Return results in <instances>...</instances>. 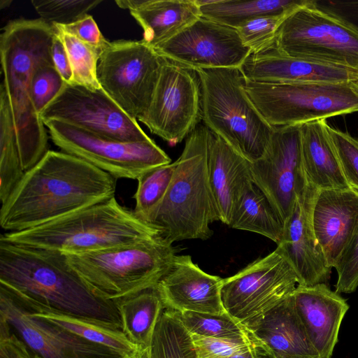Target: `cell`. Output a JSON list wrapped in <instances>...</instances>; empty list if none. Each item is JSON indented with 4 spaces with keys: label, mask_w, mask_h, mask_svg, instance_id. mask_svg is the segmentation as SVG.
Returning a JSON list of instances; mask_svg holds the SVG:
<instances>
[{
    "label": "cell",
    "mask_w": 358,
    "mask_h": 358,
    "mask_svg": "<svg viewBox=\"0 0 358 358\" xmlns=\"http://www.w3.org/2000/svg\"><path fill=\"white\" fill-rule=\"evenodd\" d=\"M190 334L220 338H245L250 331L227 313L210 314L194 311L176 312Z\"/></svg>",
    "instance_id": "obj_34"
},
{
    "label": "cell",
    "mask_w": 358,
    "mask_h": 358,
    "mask_svg": "<svg viewBox=\"0 0 358 358\" xmlns=\"http://www.w3.org/2000/svg\"><path fill=\"white\" fill-rule=\"evenodd\" d=\"M318 10L358 32V1L313 0Z\"/></svg>",
    "instance_id": "obj_43"
},
{
    "label": "cell",
    "mask_w": 358,
    "mask_h": 358,
    "mask_svg": "<svg viewBox=\"0 0 358 358\" xmlns=\"http://www.w3.org/2000/svg\"><path fill=\"white\" fill-rule=\"evenodd\" d=\"M143 31V41L154 49L177 35L201 15L195 0H117Z\"/></svg>",
    "instance_id": "obj_25"
},
{
    "label": "cell",
    "mask_w": 358,
    "mask_h": 358,
    "mask_svg": "<svg viewBox=\"0 0 358 358\" xmlns=\"http://www.w3.org/2000/svg\"><path fill=\"white\" fill-rule=\"evenodd\" d=\"M0 283L29 301L122 330L115 303L96 296L62 252L0 241Z\"/></svg>",
    "instance_id": "obj_2"
},
{
    "label": "cell",
    "mask_w": 358,
    "mask_h": 358,
    "mask_svg": "<svg viewBox=\"0 0 358 358\" xmlns=\"http://www.w3.org/2000/svg\"><path fill=\"white\" fill-rule=\"evenodd\" d=\"M11 1H9V0H1V3H0V7L1 8H6L7 6H8L10 5V3H11Z\"/></svg>",
    "instance_id": "obj_49"
},
{
    "label": "cell",
    "mask_w": 358,
    "mask_h": 358,
    "mask_svg": "<svg viewBox=\"0 0 358 358\" xmlns=\"http://www.w3.org/2000/svg\"><path fill=\"white\" fill-rule=\"evenodd\" d=\"M116 181L79 157L48 150L1 203L0 226L8 232L24 231L108 201Z\"/></svg>",
    "instance_id": "obj_1"
},
{
    "label": "cell",
    "mask_w": 358,
    "mask_h": 358,
    "mask_svg": "<svg viewBox=\"0 0 358 358\" xmlns=\"http://www.w3.org/2000/svg\"><path fill=\"white\" fill-rule=\"evenodd\" d=\"M352 88L358 93V78L350 82Z\"/></svg>",
    "instance_id": "obj_48"
},
{
    "label": "cell",
    "mask_w": 358,
    "mask_h": 358,
    "mask_svg": "<svg viewBox=\"0 0 358 358\" xmlns=\"http://www.w3.org/2000/svg\"><path fill=\"white\" fill-rule=\"evenodd\" d=\"M328 131L343 176L349 186L358 191V138L330 126Z\"/></svg>",
    "instance_id": "obj_40"
},
{
    "label": "cell",
    "mask_w": 358,
    "mask_h": 358,
    "mask_svg": "<svg viewBox=\"0 0 358 358\" xmlns=\"http://www.w3.org/2000/svg\"><path fill=\"white\" fill-rule=\"evenodd\" d=\"M64 255L96 296L113 302L155 288L176 255L172 244L160 237L129 245Z\"/></svg>",
    "instance_id": "obj_6"
},
{
    "label": "cell",
    "mask_w": 358,
    "mask_h": 358,
    "mask_svg": "<svg viewBox=\"0 0 358 358\" xmlns=\"http://www.w3.org/2000/svg\"><path fill=\"white\" fill-rule=\"evenodd\" d=\"M201 16L237 29L263 16L286 15L311 0H195Z\"/></svg>",
    "instance_id": "obj_28"
},
{
    "label": "cell",
    "mask_w": 358,
    "mask_h": 358,
    "mask_svg": "<svg viewBox=\"0 0 358 358\" xmlns=\"http://www.w3.org/2000/svg\"><path fill=\"white\" fill-rule=\"evenodd\" d=\"M210 134L203 124H199L186 138L164 197L145 220L170 244L206 240L213 234L210 224L219 221L208 176Z\"/></svg>",
    "instance_id": "obj_5"
},
{
    "label": "cell",
    "mask_w": 358,
    "mask_h": 358,
    "mask_svg": "<svg viewBox=\"0 0 358 358\" xmlns=\"http://www.w3.org/2000/svg\"><path fill=\"white\" fill-rule=\"evenodd\" d=\"M55 30L43 19L9 22L0 37L4 86L15 127L24 171L34 167L47 153L48 136L31 99V80L36 67L52 61Z\"/></svg>",
    "instance_id": "obj_3"
},
{
    "label": "cell",
    "mask_w": 358,
    "mask_h": 358,
    "mask_svg": "<svg viewBox=\"0 0 358 358\" xmlns=\"http://www.w3.org/2000/svg\"><path fill=\"white\" fill-rule=\"evenodd\" d=\"M159 236L115 197L29 229L6 232L0 241L77 254L129 245Z\"/></svg>",
    "instance_id": "obj_4"
},
{
    "label": "cell",
    "mask_w": 358,
    "mask_h": 358,
    "mask_svg": "<svg viewBox=\"0 0 358 358\" xmlns=\"http://www.w3.org/2000/svg\"><path fill=\"white\" fill-rule=\"evenodd\" d=\"M151 358H197L190 334L174 310H163L150 346Z\"/></svg>",
    "instance_id": "obj_32"
},
{
    "label": "cell",
    "mask_w": 358,
    "mask_h": 358,
    "mask_svg": "<svg viewBox=\"0 0 358 358\" xmlns=\"http://www.w3.org/2000/svg\"><path fill=\"white\" fill-rule=\"evenodd\" d=\"M285 222L264 193L253 184L242 196L232 213L229 226L280 241Z\"/></svg>",
    "instance_id": "obj_30"
},
{
    "label": "cell",
    "mask_w": 358,
    "mask_h": 358,
    "mask_svg": "<svg viewBox=\"0 0 358 358\" xmlns=\"http://www.w3.org/2000/svg\"><path fill=\"white\" fill-rule=\"evenodd\" d=\"M334 268L338 273L335 292H354L358 287V227Z\"/></svg>",
    "instance_id": "obj_41"
},
{
    "label": "cell",
    "mask_w": 358,
    "mask_h": 358,
    "mask_svg": "<svg viewBox=\"0 0 358 358\" xmlns=\"http://www.w3.org/2000/svg\"><path fill=\"white\" fill-rule=\"evenodd\" d=\"M43 122L57 120L98 136L122 141L151 138L102 89L66 85L40 115Z\"/></svg>",
    "instance_id": "obj_14"
},
{
    "label": "cell",
    "mask_w": 358,
    "mask_h": 358,
    "mask_svg": "<svg viewBox=\"0 0 358 358\" xmlns=\"http://www.w3.org/2000/svg\"><path fill=\"white\" fill-rule=\"evenodd\" d=\"M287 15L257 17L245 22L237 29L243 43L250 49L251 54L262 52L274 45L278 29Z\"/></svg>",
    "instance_id": "obj_38"
},
{
    "label": "cell",
    "mask_w": 358,
    "mask_h": 358,
    "mask_svg": "<svg viewBox=\"0 0 358 358\" xmlns=\"http://www.w3.org/2000/svg\"><path fill=\"white\" fill-rule=\"evenodd\" d=\"M52 24L102 51L110 43L102 35L92 16L88 14L68 24Z\"/></svg>",
    "instance_id": "obj_42"
},
{
    "label": "cell",
    "mask_w": 358,
    "mask_h": 358,
    "mask_svg": "<svg viewBox=\"0 0 358 358\" xmlns=\"http://www.w3.org/2000/svg\"><path fill=\"white\" fill-rule=\"evenodd\" d=\"M155 50L163 57L196 69H239L251 54L237 29L201 16Z\"/></svg>",
    "instance_id": "obj_16"
},
{
    "label": "cell",
    "mask_w": 358,
    "mask_h": 358,
    "mask_svg": "<svg viewBox=\"0 0 358 358\" xmlns=\"http://www.w3.org/2000/svg\"><path fill=\"white\" fill-rule=\"evenodd\" d=\"M245 327L273 358H320L296 312L293 294Z\"/></svg>",
    "instance_id": "obj_24"
},
{
    "label": "cell",
    "mask_w": 358,
    "mask_h": 358,
    "mask_svg": "<svg viewBox=\"0 0 358 358\" xmlns=\"http://www.w3.org/2000/svg\"><path fill=\"white\" fill-rule=\"evenodd\" d=\"M122 358H151L150 348H140L135 352L124 356Z\"/></svg>",
    "instance_id": "obj_47"
},
{
    "label": "cell",
    "mask_w": 358,
    "mask_h": 358,
    "mask_svg": "<svg viewBox=\"0 0 358 358\" xmlns=\"http://www.w3.org/2000/svg\"><path fill=\"white\" fill-rule=\"evenodd\" d=\"M138 120L171 145L187 138L201 120L196 71L164 58L150 106Z\"/></svg>",
    "instance_id": "obj_13"
},
{
    "label": "cell",
    "mask_w": 358,
    "mask_h": 358,
    "mask_svg": "<svg viewBox=\"0 0 358 358\" xmlns=\"http://www.w3.org/2000/svg\"><path fill=\"white\" fill-rule=\"evenodd\" d=\"M319 189L307 180L293 210L285 222L276 249L289 263L298 276L299 285L327 284L331 269L316 238L313 210Z\"/></svg>",
    "instance_id": "obj_18"
},
{
    "label": "cell",
    "mask_w": 358,
    "mask_h": 358,
    "mask_svg": "<svg viewBox=\"0 0 358 358\" xmlns=\"http://www.w3.org/2000/svg\"><path fill=\"white\" fill-rule=\"evenodd\" d=\"M204 125L251 162L266 152L273 132L245 89L239 69H195Z\"/></svg>",
    "instance_id": "obj_7"
},
{
    "label": "cell",
    "mask_w": 358,
    "mask_h": 358,
    "mask_svg": "<svg viewBox=\"0 0 358 358\" xmlns=\"http://www.w3.org/2000/svg\"><path fill=\"white\" fill-rule=\"evenodd\" d=\"M126 336L141 348L151 346L158 320L164 310L155 288L114 302Z\"/></svg>",
    "instance_id": "obj_29"
},
{
    "label": "cell",
    "mask_w": 358,
    "mask_h": 358,
    "mask_svg": "<svg viewBox=\"0 0 358 358\" xmlns=\"http://www.w3.org/2000/svg\"><path fill=\"white\" fill-rule=\"evenodd\" d=\"M66 85L52 61L43 62L36 67L30 93L33 106L39 116Z\"/></svg>",
    "instance_id": "obj_36"
},
{
    "label": "cell",
    "mask_w": 358,
    "mask_h": 358,
    "mask_svg": "<svg viewBox=\"0 0 358 358\" xmlns=\"http://www.w3.org/2000/svg\"><path fill=\"white\" fill-rule=\"evenodd\" d=\"M24 171L10 106L0 85V199L4 203L22 179Z\"/></svg>",
    "instance_id": "obj_31"
},
{
    "label": "cell",
    "mask_w": 358,
    "mask_h": 358,
    "mask_svg": "<svg viewBox=\"0 0 358 358\" xmlns=\"http://www.w3.org/2000/svg\"><path fill=\"white\" fill-rule=\"evenodd\" d=\"M296 312L320 358H331L343 319L349 309L346 300L327 284L298 285L293 293Z\"/></svg>",
    "instance_id": "obj_22"
},
{
    "label": "cell",
    "mask_w": 358,
    "mask_h": 358,
    "mask_svg": "<svg viewBox=\"0 0 358 358\" xmlns=\"http://www.w3.org/2000/svg\"><path fill=\"white\" fill-rule=\"evenodd\" d=\"M313 225L329 266L334 268L358 227V191L319 189Z\"/></svg>",
    "instance_id": "obj_20"
},
{
    "label": "cell",
    "mask_w": 358,
    "mask_h": 358,
    "mask_svg": "<svg viewBox=\"0 0 358 358\" xmlns=\"http://www.w3.org/2000/svg\"><path fill=\"white\" fill-rule=\"evenodd\" d=\"M256 339V338H255ZM228 358H273L270 352L257 339L250 348L245 352Z\"/></svg>",
    "instance_id": "obj_46"
},
{
    "label": "cell",
    "mask_w": 358,
    "mask_h": 358,
    "mask_svg": "<svg viewBox=\"0 0 358 358\" xmlns=\"http://www.w3.org/2000/svg\"><path fill=\"white\" fill-rule=\"evenodd\" d=\"M328 127L326 120L301 124L302 157L306 178L319 189L350 188Z\"/></svg>",
    "instance_id": "obj_26"
},
{
    "label": "cell",
    "mask_w": 358,
    "mask_h": 358,
    "mask_svg": "<svg viewBox=\"0 0 358 358\" xmlns=\"http://www.w3.org/2000/svg\"><path fill=\"white\" fill-rule=\"evenodd\" d=\"M207 167L219 221L229 225L236 204L254 184L251 162L210 131Z\"/></svg>",
    "instance_id": "obj_23"
},
{
    "label": "cell",
    "mask_w": 358,
    "mask_h": 358,
    "mask_svg": "<svg viewBox=\"0 0 358 358\" xmlns=\"http://www.w3.org/2000/svg\"><path fill=\"white\" fill-rule=\"evenodd\" d=\"M244 86L272 127L303 124L358 112V93L350 82L268 83L245 79Z\"/></svg>",
    "instance_id": "obj_8"
},
{
    "label": "cell",
    "mask_w": 358,
    "mask_h": 358,
    "mask_svg": "<svg viewBox=\"0 0 358 358\" xmlns=\"http://www.w3.org/2000/svg\"><path fill=\"white\" fill-rule=\"evenodd\" d=\"M164 57L143 40L110 42L97 65L101 88L137 120L148 108Z\"/></svg>",
    "instance_id": "obj_10"
},
{
    "label": "cell",
    "mask_w": 358,
    "mask_h": 358,
    "mask_svg": "<svg viewBox=\"0 0 358 358\" xmlns=\"http://www.w3.org/2000/svg\"><path fill=\"white\" fill-rule=\"evenodd\" d=\"M222 282L223 278L203 271L190 255H176L155 289L166 309L224 314Z\"/></svg>",
    "instance_id": "obj_19"
},
{
    "label": "cell",
    "mask_w": 358,
    "mask_h": 358,
    "mask_svg": "<svg viewBox=\"0 0 358 358\" xmlns=\"http://www.w3.org/2000/svg\"><path fill=\"white\" fill-rule=\"evenodd\" d=\"M52 142L64 152L79 157L115 178L138 179L171 159L152 139L122 141L104 138L66 122H43Z\"/></svg>",
    "instance_id": "obj_11"
},
{
    "label": "cell",
    "mask_w": 358,
    "mask_h": 358,
    "mask_svg": "<svg viewBox=\"0 0 358 358\" xmlns=\"http://www.w3.org/2000/svg\"><path fill=\"white\" fill-rule=\"evenodd\" d=\"M176 161L154 168L145 173L138 180L134 195L135 214L142 220L159 204L164 197L173 179Z\"/></svg>",
    "instance_id": "obj_35"
},
{
    "label": "cell",
    "mask_w": 358,
    "mask_h": 358,
    "mask_svg": "<svg viewBox=\"0 0 358 358\" xmlns=\"http://www.w3.org/2000/svg\"><path fill=\"white\" fill-rule=\"evenodd\" d=\"M299 283L292 266L275 249L223 278L222 305L231 317L245 327L290 296Z\"/></svg>",
    "instance_id": "obj_12"
},
{
    "label": "cell",
    "mask_w": 358,
    "mask_h": 358,
    "mask_svg": "<svg viewBox=\"0 0 358 358\" xmlns=\"http://www.w3.org/2000/svg\"><path fill=\"white\" fill-rule=\"evenodd\" d=\"M52 26L67 52L73 73L72 85L91 90L101 89L97 78V65L103 51L80 41L56 25Z\"/></svg>",
    "instance_id": "obj_33"
},
{
    "label": "cell",
    "mask_w": 358,
    "mask_h": 358,
    "mask_svg": "<svg viewBox=\"0 0 358 358\" xmlns=\"http://www.w3.org/2000/svg\"><path fill=\"white\" fill-rule=\"evenodd\" d=\"M0 317L6 320L30 350L42 358H122L117 351L91 342L45 320L30 316L0 285Z\"/></svg>",
    "instance_id": "obj_17"
},
{
    "label": "cell",
    "mask_w": 358,
    "mask_h": 358,
    "mask_svg": "<svg viewBox=\"0 0 358 358\" xmlns=\"http://www.w3.org/2000/svg\"><path fill=\"white\" fill-rule=\"evenodd\" d=\"M23 306L27 313L57 325L91 342L110 348L122 356L132 354L141 348L133 343L117 327L108 324L78 317L26 299L2 285Z\"/></svg>",
    "instance_id": "obj_27"
},
{
    "label": "cell",
    "mask_w": 358,
    "mask_h": 358,
    "mask_svg": "<svg viewBox=\"0 0 358 358\" xmlns=\"http://www.w3.org/2000/svg\"><path fill=\"white\" fill-rule=\"evenodd\" d=\"M11 328L6 320L0 317V358H33L29 348Z\"/></svg>",
    "instance_id": "obj_44"
},
{
    "label": "cell",
    "mask_w": 358,
    "mask_h": 358,
    "mask_svg": "<svg viewBox=\"0 0 358 358\" xmlns=\"http://www.w3.org/2000/svg\"><path fill=\"white\" fill-rule=\"evenodd\" d=\"M197 358H228L248 350L256 339L250 332L245 338H220L190 334Z\"/></svg>",
    "instance_id": "obj_39"
},
{
    "label": "cell",
    "mask_w": 358,
    "mask_h": 358,
    "mask_svg": "<svg viewBox=\"0 0 358 358\" xmlns=\"http://www.w3.org/2000/svg\"><path fill=\"white\" fill-rule=\"evenodd\" d=\"M273 127L266 152L251 162V175L253 183L268 197L285 222L307 183L301 124Z\"/></svg>",
    "instance_id": "obj_15"
},
{
    "label": "cell",
    "mask_w": 358,
    "mask_h": 358,
    "mask_svg": "<svg viewBox=\"0 0 358 358\" xmlns=\"http://www.w3.org/2000/svg\"><path fill=\"white\" fill-rule=\"evenodd\" d=\"M33 358H42V357H41L39 355L34 353Z\"/></svg>",
    "instance_id": "obj_50"
},
{
    "label": "cell",
    "mask_w": 358,
    "mask_h": 358,
    "mask_svg": "<svg viewBox=\"0 0 358 358\" xmlns=\"http://www.w3.org/2000/svg\"><path fill=\"white\" fill-rule=\"evenodd\" d=\"M240 71L245 80L268 83H348L358 78L357 70L289 57L273 46L250 54Z\"/></svg>",
    "instance_id": "obj_21"
},
{
    "label": "cell",
    "mask_w": 358,
    "mask_h": 358,
    "mask_svg": "<svg viewBox=\"0 0 358 358\" xmlns=\"http://www.w3.org/2000/svg\"><path fill=\"white\" fill-rule=\"evenodd\" d=\"M313 3L285 18L274 48L289 57L358 71V32L318 10Z\"/></svg>",
    "instance_id": "obj_9"
},
{
    "label": "cell",
    "mask_w": 358,
    "mask_h": 358,
    "mask_svg": "<svg viewBox=\"0 0 358 358\" xmlns=\"http://www.w3.org/2000/svg\"><path fill=\"white\" fill-rule=\"evenodd\" d=\"M51 55L54 66L62 78L68 85H72L73 73L68 54L64 43L55 32L52 38Z\"/></svg>",
    "instance_id": "obj_45"
},
{
    "label": "cell",
    "mask_w": 358,
    "mask_h": 358,
    "mask_svg": "<svg viewBox=\"0 0 358 358\" xmlns=\"http://www.w3.org/2000/svg\"><path fill=\"white\" fill-rule=\"evenodd\" d=\"M100 3V0L31 1L41 19L50 24L62 25L73 22Z\"/></svg>",
    "instance_id": "obj_37"
}]
</instances>
